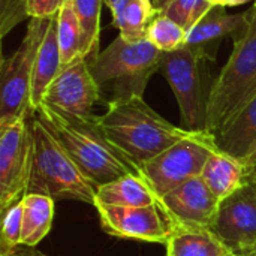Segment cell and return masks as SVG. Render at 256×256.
Segmentation results:
<instances>
[{
  "label": "cell",
  "instance_id": "obj_5",
  "mask_svg": "<svg viewBox=\"0 0 256 256\" xmlns=\"http://www.w3.org/2000/svg\"><path fill=\"white\" fill-rule=\"evenodd\" d=\"M162 51L148 39L126 40L118 34L104 51L87 58L100 90L112 87V99H128L144 94L148 80L160 70Z\"/></svg>",
  "mask_w": 256,
  "mask_h": 256
},
{
  "label": "cell",
  "instance_id": "obj_26",
  "mask_svg": "<svg viewBox=\"0 0 256 256\" xmlns=\"http://www.w3.org/2000/svg\"><path fill=\"white\" fill-rule=\"evenodd\" d=\"M0 33L4 38L27 15L26 0H0Z\"/></svg>",
  "mask_w": 256,
  "mask_h": 256
},
{
  "label": "cell",
  "instance_id": "obj_20",
  "mask_svg": "<svg viewBox=\"0 0 256 256\" xmlns=\"http://www.w3.org/2000/svg\"><path fill=\"white\" fill-rule=\"evenodd\" d=\"M54 200L42 194H26L22 198V222L20 246L36 248L51 231Z\"/></svg>",
  "mask_w": 256,
  "mask_h": 256
},
{
  "label": "cell",
  "instance_id": "obj_21",
  "mask_svg": "<svg viewBox=\"0 0 256 256\" xmlns=\"http://www.w3.org/2000/svg\"><path fill=\"white\" fill-rule=\"evenodd\" d=\"M159 14L153 0H130L123 14L112 21L126 40L147 39V27L152 20Z\"/></svg>",
  "mask_w": 256,
  "mask_h": 256
},
{
  "label": "cell",
  "instance_id": "obj_13",
  "mask_svg": "<svg viewBox=\"0 0 256 256\" xmlns=\"http://www.w3.org/2000/svg\"><path fill=\"white\" fill-rule=\"evenodd\" d=\"M213 231L237 255L255 248L256 188L252 183L220 201Z\"/></svg>",
  "mask_w": 256,
  "mask_h": 256
},
{
  "label": "cell",
  "instance_id": "obj_4",
  "mask_svg": "<svg viewBox=\"0 0 256 256\" xmlns=\"http://www.w3.org/2000/svg\"><path fill=\"white\" fill-rule=\"evenodd\" d=\"M248 32L234 40L232 52L210 86L206 132L220 130L256 96V2L249 9Z\"/></svg>",
  "mask_w": 256,
  "mask_h": 256
},
{
  "label": "cell",
  "instance_id": "obj_12",
  "mask_svg": "<svg viewBox=\"0 0 256 256\" xmlns=\"http://www.w3.org/2000/svg\"><path fill=\"white\" fill-rule=\"evenodd\" d=\"M158 204L174 228L213 230L220 201L200 176L168 192Z\"/></svg>",
  "mask_w": 256,
  "mask_h": 256
},
{
  "label": "cell",
  "instance_id": "obj_27",
  "mask_svg": "<svg viewBox=\"0 0 256 256\" xmlns=\"http://www.w3.org/2000/svg\"><path fill=\"white\" fill-rule=\"evenodd\" d=\"M196 3L198 0H171L160 10V14L170 16L188 32L190 27V20H192V14H194Z\"/></svg>",
  "mask_w": 256,
  "mask_h": 256
},
{
  "label": "cell",
  "instance_id": "obj_35",
  "mask_svg": "<svg viewBox=\"0 0 256 256\" xmlns=\"http://www.w3.org/2000/svg\"><path fill=\"white\" fill-rule=\"evenodd\" d=\"M28 256H42V255H40V254H34V252H32Z\"/></svg>",
  "mask_w": 256,
  "mask_h": 256
},
{
  "label": "cell",
  "instance_id": "obj_18",
  "mask_svg": "<svg viewBox=\"0 0 256 256\" xmlns=\"http://www.w3.org/2000/svg\"><path fill=\"white\" fill-rule=\"evenodd\" d=\"M201 178L213 195L224 201L248 183L246 165L238 159L216 150L207 160Z\"/></svg>",
  "mask_w": 256,
  "mask_h": 256
},
{
  "label": "cell",
  "instance_id": "obj_37",
  "mask_svg": "<svg viewBox=\"0 0 256 256\" xmlns=\"http://www.w3.org/2000/svg\"><path fill=\"white\" fill-rule=\"evenodd\" d=\"M255 2H256V0H255Z\"/></svg>",
  "mask_w": 256,
  "mask_h": 256
},
{
  "label": "cell",
  "instance_id": "obj_3",
  "mask_svg": "<svg viewBox=\"0 0 256 256\" xmlns=\"http://www.w3.org/2000/svg\"><path fill=\"white\" fill-rule=\"evenodd\" d=\"M28 124L32 165L27 194H42L54 201H78L94 207L96 188L84 177L36 114L28 117Z\"/></svg>",
  "mask_w": 256,
  "mask_h": 256
},
{
  "label": "cell",
  "instance_id": "obj_29",
  "mask_svg": "<svg viewBox=\"0 0 256 256\" xmlns=\"http://www.w3.org/2000/svg\"><path fill=\"white\" fill-rule=\"evenodd\" d=\"M129 2L130 0H106V4H108V8L111 9V14H112V21L117 20L123 14V10L129 4Z\"/></svg>",
  "mask_w": 256,
  "mask_h": 256
},
{
  "label": "cell",
  "instance_id": "obj_10",
  "mask_svg": "<svg viewBox=\"0 0 256 256\" xmlns=\"http://www.w3.org/2000/svg\"><path fill=\"white\" fill-rule=\"evenodd\" d=\"M100 92L88 60L78 57L62 68L60 74L46 88L42 104L76 117L90 118L94 117L93 108L100 99Z\"/></svg>",
  "mask_w": 256,
  "mask_h": 256
},
{
  "label": "cell",
  "instance_id": "obj_6",
  "mask_svg": "<svg viewBox=\"0 0 256 256\" xmlns=\"http://www.w3.org/2000/svg\"><path fill=\"white\" fill-rule=\"evenodd\" d=\"M51 18H32L20 46L0 68V126L34 114L32 108V78L39 45Z\"/></svg>",
  "mask_w": 256,
  "mask_h": 256
},
{
  "label": "cell",
  "instance_id": "obj_19",
  "mask_svg": "<svg viewBox=\"0 0 256 256\" xmlns=\"http://www.w3.org/2000/svg\"><path fill=\"white\" fill-rule=\"evenodd\" d=\"M168 256H238L213 230L174 228L165 244Z\"/></svg>",
  "mask_w": 256,
  "mask_h": 256
},
{
  "label": "cell",
  "instance_id": "obj_38",
  "mask_svg": "<svg viewBox=\"0 0 256 256\" xmlns=\"http://www.w3.org/2000/svg\"><path fill=\"white\" fill-rule=\"evenodd\" d=\"M166 256H168V255H166Z\"/></svg>",
  "mask_w": 256,
  "mask_h": 256
},
{
  "label": "cell",
  "instance_id": "obj_8",
  "mask_svg": "<svg viewBox=\"0 0 256 256\" xmlns=\"http://www.w3.org/2000/svg\"><path fill=\"white\" fill-rule=\"evenodd\" d=\"M202 63L204 60L188 46L162 52L160 58V72L172 88L186 129L192 132H206L210 90H206L202 82Z\"/></svg>",
  "mask_w": 256,
  "mask_h": 256
},
{
  "label": "cell",
  "instance_id": "obj_15",
  "mask_svg": "<svg viewBox=\"0 0 256 256\" xmlns=\"http://www.w3.org/2000/svg\"><path fill=\"white\" fill-rule=\"evenodd\" d=\"M219 152L238 159L249 160L256 153V96L246 104L220 130L213 134Z\"/></svg>",
  "mask_w": 256,
  "mask_h": 256
},
{
  "label": "cell",
  "instance_id": "obj_2",
  "mask_svg": "<svg viewBox=\"0 0 256 256\" xmlns=\"http://www.w3.org/2000/svg\"><path fill=\"white\" fill-rule=\"evenodd\" d=\"M34 114L94 188L128 174H140L105 138L98 116L82 118L45 104H40Z\"/></svg>",
  "mask_w": 256,
  "mask_h": 256
},
{
  "label": "cell",
  "instance_id": "obj_7",
  "mask_svg": "<svg viewBox=\"0 0 256 256\" xmlns=\"http://www.w3.org/2000/svg\"><path fill=\"white\" fill-rule=\"evenodd\" d=\"M216 150L213 135L192 132L154 159L146 162L138 172L159 201L184 182L200 177L208 158Z\"/></svg>",
  "mask_w": 256,
  "mask_h": 256
},
{
  "label": "cell",
  "instance_id": "obj_23",
  "mask_svg": "<svg viewBox=\"0 0 256 256\" xmlns=\"http://www.w3.org/2000/svg\"><path fill=\"white\" fill-rule=\"evenodd\" d=\"M102 3L104 0H72L81 27V54L86 58L98 54Z\"/></svg>",
  "mask_w": 256,
  "mask_h": 256
},
{
  "label": "cell",
  "instance_id": "obj_24",
  "mask_svg": "<svg viewBox=\"0 0 256 256\" xmlns=\"http://www.w3.org/2000/svg\"><path fill=\"white\" fill-rule=\"evenodd\" d=\"M147 39L162 52H171L186 46L188 32L174 20L159 12L147 27Z\"/></svg>",
  "mask_w": 256,
  "mask_h": 256
},
{
  "label": "cell",
  "instance_id": "obj_11",
  "mask_svg": "<svg viewBox=\"0 0 256 256\" xmlns=\"http://www.w3.org/2000/svg\"><path fill=\"white\" fill-rule=\"evenodd\" d=\"M94 208L99 214L102 230L108 236L117 238L159 243L165 246L174 231V225L159 204L147 207L96 206Z\"/></svg>",
  "mask_w": 256,
  "mask_h": 256
},
{
  "label": "cell",
  "instance_id": "obj_14",
  "mask_svg": "<svg viewBox=\"0 0 256 256\" xmlns=\"http://www.w3.org/2000/svg\"><path fill=\"white\" fill-rule=\"evenodd\" d=\"M249 9L242 14H228L225 6L216 4L188 32L186 46L201 60L214 62L222 40L226 38H232V40L242 38L249 28Z\"/></svg>",
  "mask_w": 256,
  "mask_h": 256
},
{
  "label": "cell",
  "instance_id": "obj_28",
  "mask_svg": "<svg viewBox=\"0 0 256 256\" xmlns=\"http://www.w3.org/2000/svg\"><path fill=\"white\" fill-rule=\"evenodd\" d=\"M66 0H26V10L30 18H52L56 16Z\"/></svg>",
  "mask_w": 256,
  "mask_h": 256
},
{
  "label": "cell",
  "instance_id": "obj_36",
  "mask_svg": "<svg viewBox=\"0 0 256 256\" xmlns=\"http://www.w3.org/2000/svg\"><path fill=\"white\" fill-rule=\"evenodd\" d=\"M249 183H252V184H254V186L256 188V180H255V182H249Z\"/></svg>",
  "mask_w": 256,
  "mask_h": 256
},
{
  "label": "cell",
  "instance_id": "obj_25",
  "mask_svg": "<svg viewBox=\"0 0 256 256\" xmlns=\"http://www.w3.org/2000/svg\"><path fill=\"white\" fill-rule=\"evenodd\" d=\"M22 198L15 201L2 213L0 256L9 255L20 248L21 222H22Z\"/></svg>",
  "mask_w": 256,
  "mask_h": 256
},
{
  "label": "cell",
  "instance_id": "obj_34",
  "mask_svg": "<svg viewBox=\"0 0 256 256\" xmlns=\"http://www.w3.org/2000/svg\"><path fill=\"white\" fill-rule=\"evenodd\" d=\"M212 3H214V4H219L220 3V0H210Z\"/></svg>",
  "mask_w": 256,
  "mask_h": 256
},
{
  "label": "cell",
  "instance_id": "obj_16",
  "mask_svg": "<svg viewBox=\"0 0 256 256\" xmlns=\"http://www.w3.org/2000/svg\"><path fill=\"white\" fill-rule=\"evenodd\" d=\"M56 16L51 18L50 26L44 34V39L38 50L34 68H33V78H32V108H33V111H36L39 108L46 88L56 80V76L60 74V70L63 68L60 46H58V40H57Z\"/></svg>",
  "mask_w": 256,
  "mask_h": 256
},
{
  "label": "cell",
  "instance_id": "obj_32",
  "mask_svg": "<svg viewBox=\"0 0 256 256\" xmlns=\"http://www.w3.org/2000/svg\"><path fill=\"white\" fill-rule=\"evenodd\" d=\"M170 2H171V0H153L154 6H156V8L159 9V12H160V10H162V9H164V8L166 6V4H168Z\"/></svg>",
  "mask_w": 256,
  "mask_h": 256
},
{
  "label": "cell",
  "instance_id": "obj_30",
  "mask_svg": "<svg viewBox=\"0 0 256 256\" xmlns=\"http://www.w3.org/2000/svg\"><path fill=\"white\" fill-rule=\"evenodd\" d=\"M246 165V178H248V183L249 182H255L256 180V153L244 162Z\"/></svg>",
  "mask_w": 256,
  "mask_h": 256
},
{
  "label": "cell",
  "instance_id": "obj_17",
  "mask_svg": "<svg viewBox=\"0 0 256 256\" xmlns=\"http://www.w3.org/2000/svg\"><path fill=\"white\" fill-rule=\"evenodd\" d=\"M158 204V198L140 174H128L96 188V206L147 207Z\"/></svg>",
  "mask_w": 256,
  "mask_h": 256
},
{
  "label": "cell",
  "instance_id": "obj_1",
  "mask_svg": "<svg viewBox=\"0 0 256 256\" xmlns=\"http://www.w3.org/2000/svg\"><path fill=\"white\" fill-rule=\"evenodd\" d=\"M96 120L105 138L136 170L192 134L170 123L141 96L108 100Z\"/></svg>",
  "mask_w": 256,
  "mask_h": 256
},
{
  "label": "cell",
  "instance_id": "obj_31",
  "mask_svg": "<svg viewBox=\"0 0 256 256\" xmlns=\"http://www.w3.org/2000/svg\"><path fill=\"white\" fill-rule=\"evenodd\" d=\"M250 0H220V6H238V4H243V3H248Z\"/></svg>",
  "mask_w": 256,
  "mask_h": 256
},
{
  "label": "cell",
  "instance_id": "obj_22",
  "mask_svg": "<svg viewBox=\"0 0 256 256\" xmlns=\"http://www.w3.org/2000/svg\"><path fill=\"white\" fill-rule=\"evenodd\" d=\"M56 28H57V40L60 46L63 66L72 63L81 54V27L72 4V0H66L63 8L56 16Z\"/></svg>",
  "mask_w": 256,
  "mask_h": 256
},
{
  "label": "cell",
  "instance_id": "obj_33",
  "mask_svg": "<svg viewBox=\"0 0 256 256\" xmlns=\"http://www.w3.org/2000/svg\"><path fill=\"white\" fill-rule=\"evenodd\" d=\"M238 256H256V246L252 248L250 250H248V252H244V254H242V255Z\"/></svg>",
  "mask_w": 256,
  "mask_h": 256
},
{
  "label": "cell",
  "instance_id": "obj_9",
  "mask_svg": "<svg viewBox=\"0 0 256 256\" xmlns=\"http://www.w3.org/2000/svg\"><path fill=\"white\" fill-rule=\"evenodd\" d=\"M32 165L28 118L0 126V212L27 194Z\"/></svg>",
  "mask_w": 256,
  "mask_h": 256
}]
</instances>
